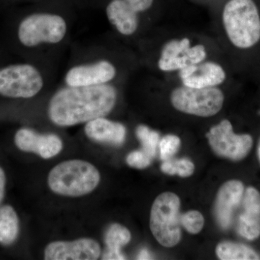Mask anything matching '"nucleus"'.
Segmentation results:
<instances>
[{"label":"nucleus","mask_w":260,"mask_h":260,"mask_svg":"<svg viewBox=\"0 0 260 260\" xmlns=\"http://www.w3.org/2000/svg\"><path fill=\"white\" fill-rule=\"evenodd\" d=\"M117 91L110 84L61 88L52 98L48 116L56 125L71 126L105 117L115 107Z\"/></svg>","instance_id":"f257e3e1"},{"label":"nucleus","mask_w":260,"mask_h":260,"mask_svg":"<svg viewBox=\"0 0 260 260\" xmlns=\"http://www.w3.org/2000/svg\"><path fill=\"white\" fill-rule=\"evenodd\" d=\"M223 23L229 41L241 49L260 41V16L253 0H229L223 11Z\"/></svg>","instance_id":"f03ea898"},{"label":"nucleus","mask_w":260,"mask_h":260,"mask_svg":"<svg viewBox=\"0 0 260 260\" xmlns=\"http://www.w3.org/2000/svg\"><path fill=\"white\" fill-rule=\"evenodd\" d=\"M100 179V173L93 164L85 160H70L51 169L48 184L53 192L74 198L92 192Z\"/></svg>","instance_id":"7ed1b4c3"},{"label":"nucleus","mask_w":260,"mask_h":260,"mask_svg":"<svg viewBox=\"0 0 260 260\" xmlns=\"http://www.w3.org/2000/svg\"><path fill=\"white\" fill-rule=\"evenodd\" d=\"M180 199L174 193L164 192L157 197L150 211V227L160 245L173 247L181 238Z\"/></svg>","instance_id":"20e7f679"},{"label":"nucleus","mask_w":260,"mask_h":260,"mask_svg":"<svg viewBox=\"0 0 260 260\" xmlns=\"http://www.w3.org/2000/svg\"><path fill=\"white\" fill-rule=\"evenodd\" d=\"M68 24L60 15L34 13L22 20L18 27V39L26 47L43 44H56L64 39Z\"/></svg>","instance_id":"39448f33"},{"label":"nucleus","mask_w":260,"mask_h":260,"mask_svg":"<svg viewBox=\"0 0 260 260\" xmlns=\"http://www.w3.org/2000/svg\"><path fill=\"white\" fill-rule=\"evenodd\" d=\"M170 99L179 112L201 117L218 114L224 103L223 93L216 87L196 88L183 85L173 90Z\"/></svg>","instance_id":"423d86ee"},{"label":"nucleus","mask_w":260,"mask_h":260,"mask_svg":"<svg viewBox=\"0 0 260 260\" xmlns=\"http://www.w3.org/2000/svg\"><path fill=\"white\" fill-rule=\"evenodd\" d=\"M39 70L29 64H12L0 69V95L12 99H30L44 87Z\"/></svg>","instance_id":"0eeeda50"},{"label":"nucleus","mask_w":260,"mask_h":260,"mask_svg":"<svg viewBox=\"0 0 260 260\" xmlns=\"http://www.w3.org/2000/svg\"><path fill=\"white\" fill-rule=\"evenodd\" d=\"M206 137L215 154L232 160H242L252 148L251 135L235 134L232 123L227 119L210 128Z\"/></svg>","instance_id":"6e6552de"},{"label":"nucleus","mask_w":260,"mask_h":260,"mask_svg":"<svg viewBox=\"0 0 260 260\" xmlns=\"http://www.w3.org/2000/svg\"><path fill=\"white\" fill-rule=\"evenodd\" d=\"M206 56V49L202 44L191 47L187 38L174 39L162 47L158 66L164 72L179 71L189 65L203 62Z\"/></svg>","instance_id":"1a4fd4ad"},{"label":"nucleus","mask_w":260,"mask_h":260,"mask_svg":"<svg viewBox=\"0 0 260 260\" xmlns=\"http://www.w3.org/2000/svg\"><path fill=\"white\" fill-rule=\"evenodd\" d=\"M116 75L114 65L107 60L80 64L68 70L65 83L70 87H90L104 85L112 81Z\"/></svg>","instance_id":"9d476101"},{"label":"nucleus","mask_w":260,"mask_h":260,"mask_svg":"<svg viewBox=\"0 0 260 260\" xmlns=\"http://www.w3.org/2000/svg\"><path fill=\"white\" fill-rule=\"evenodd\" d=\"M102 248L94 239L82 238L73 242H51L44 251L46 260H95L100 257Z\"/></svg>","instance_id":"9b49d317"},{"label":"nucleus","mask_w":260,"mask_h":260,"mask_svg":"<svg viewBox=\"0 0 260 260\" xmlns=\"http://www.w3.org/2000/svg\"><path fill=\"white\" fill-rule=\"evenodd\" d=\"M18 149L26 153L37 154L44 159L53 158L63 148L62 140L54 134H39L29 128H21L15 135Z\"/></svg>","instance_id":"f8f14e48"},{"label":"nucleus","mask_w":260,"mask_h":260,"mask_svg":"<svg viewBox=\"0 0 260 260\" xmlns=\"http://www.w3.org/2000/svg\"><path fill=\"white\" fill-rule=\"evenodd\" d=\"M179 77L184 86L202 88L218 86L225 81L226 74L221 65L206 61L183 68Z\"/></svg>","instance_id":"ddd939ff"},{"label":"nucleus","mask_w":260,"mask_h":260,"mask_svg":"<svg viewBox=\"0 0 260 260\" xmlns=\"http://www.w3.org/2000/svg\"><path fill=\"white\" fill-rule=\"evenodd\" d=\"M244 194V184L238 180L227 181L219 189L215 204V216L221 229L230 228L234 211L240 204Z\"/></svg>","instance_id":"4468645a"},{"label":"nucleus","mask_w":260,"mask_h":260,"mask_svg":"<svg viewBox=\"0 0 260 260\" xmlns=\"http://www.w3.org/2000/svg\"><path fill=\"white\" fill-rule=\"evenodd\" d=\"M243 211L239 215L238 232L248 240L260 236V193L254 187H248L243 196Z\"/></svg>","instance_id":"2eb2a0df"},{"label":"nucleus","mask_w":260,"mask_h":260,"mask_svg":"<svg viewBox=\"0 0 260 260\" xmlns=\"http://www.w3.org/2000/svg\"><path fill=\"white\" fill-rule=\"evenodd\" d=\"M85 133L88 138L98 143L120 145L125 140L126 130L121 123L99 117L86 123Z\"/></svg>","instance_id":"dca6fc26"},{"label":"nucleus","mask_w":260,"mask_h":260,"mask_svg":"<svg viewBox=\"0 0 260 260\" xmlns=\"http://www.w3.org/2000/svg\"><path fill=\"white\" fill-rule=\"evenodd\" d=\"M108 20L124 36L134 34L139 26L138 13L125 0H112L107 8Z\"/></svg>","instance_id":"f3484780"},{"label":"nucleus","mask_w":260,"mask_h":260,"mask_svg":"<svg viewBox=\"0 0 260 260\" xmlns=\"http://www.w3.org/2000/svg\"><path fill=\"white\" fill-rule=\"evenodd\" d=\"M131 233L119 223H114L108 229L105 235L107 251L104 254V259H125L121 252V249L131 241Z\"/></svg>","instance_id":"a211bd4d"},{"label":"nucleus","mask_w":260,"mask_h":260,"mask_svg":"<svg viewBox=\"0 0 260 260\" xmlns=\"http://www.w3.org/2000/svg\"><path fill=\"white\" fill-rule=\"evenodd\" d=\"M20 223L16 212L10 205L0 206V244L12 245L17 240Z\"/></svg>","instance_id":"6ab92c4d"},{"label":"nucleus","mask_w":260,"mask_h":260,"mask_svg":"<svg viewBox=\"0 0 260 260\" xmlns=\"http://www.w3.org/2000/svg\"><path fill=\"white\" fill-rule=\"evenodd\" d=\"M217 256L221 260H257L260 256L254 249L239 243L223 242L215 249Z\"/></svg>","instance_id":"aec40b11"},{"label":"nucleus","mask_w":260,"mask_h":260,"mask_svg":"<svg viewBox=\"0 0 260 260\" xmlns=\"http://www.w3.org/2000/svg\"><path fill=\"white\" fill-rule=\"evenodd\" d=\"M194 165L189 159H175L164 160L160 169L168 175H177L181 177H188L194 172Z\"/></svg>","instance_id":"412c9836"},{"label":"nucleus","mask_w":260,"mask_h":260,"mask_svg":"<svg viewBox=\"0 0 260 260\" xmlns=\"http://www.w3.org/2000/svg\"><path fill=\"white\" fill-rule=\"evenodd\" d=\"M137 138L143 146V150L152 158L155 156L160 135L156 131L145 125H139L136 129Z\"/></svg>","instance_id":"4be33fe9"},{"label":"nucleus","mask_w":260,"mask_h":260,"mask_svg":"<svg viewBox=\"0 0 260 260\" xmlns=\"http://www.w3.org/2000/svg\"><path fill=\"white\" fill-rule=\"evenodd\" d=\"M181 226L191 234H198L201 232L205 224V219L198 210H190L181 215Z\"/></svg>","instance_id":"5701e85b"},{"label":"nucleus","mask_w":260,"mask_h":260,"mask_svg":"<svg viewBox=\"0 0 260 260\" xmlns=\"http://www.w3.org/2000/svg\"><path fill=\"white\" fill-rule=\"evenodd\" d=\"M181 145V140L174 135L164 136L159 142L160 158L162 160H169L177 153Z\"/></svg>","instance_id":"b1692460"},{"label":"nucleus","mask_w":260,"mask_h":260,"mask_svg":"<svg viewBox=\"0 0 260 260\" xmlns=\"http://www.w3.org/2000/svg\"><path fill=\"white\" fill-rule=\"evenodd\" d=\"M152 160L153 158L143 150L132 152L126 157V162L129 167L139 169L148 167Z\"/></svg>","instance_id":"393cba45"},{"label":"nucleus","mask_w":260,"mask_h":260,"mask_svg":"<svg viewBox=\"0 0 260 260\" xmlns=\"http://www.w3.org/2000/svg\"><path fill=\"white\" fill-rule=\"evenodd\" d=\"M127 4L137 13L146 11L150 9L153 0H125Z\"/></svg>","instance_id":"a878e982"},{"label":"nucleus","mask_w":260,"mask_h":260,"mask_svg":"<svg viewBox=\"0 0 260 260\" xmlns=\"http://www.w3.org/2000/svg\"><path fill=\"white\" fill-rule=\"evenodd\" d=\"M5 185H6V177L4 170L0 167V205L5 198Z\"/></svg>","instance_id":"bb28decb"},{"label":"nucleus","mask_w":260,"mask_h":260,"mask_svg":"<svg viewBox=\"0 0 260 260\" xmlns=\"http://www.w3.org/2000/svg\"><path fill=\"white\" fill-rule=\"evenodd\" d=\"M139 259H150V254L148 251L144 250L140 251L139 255H138Z\"/></svg>","instance_id":"cd10ccee"},{"label":"nucleus","mask_w":260,"mask_h":260,"mask_svg":"<svg viewBox=\"0 0 260 260\" xmlns=\"http://www.w3.org/2000/svg\"><path fill=\"white\" fill-rule=\"evenodd\" d=\"M257 153H258V157H259V159L260 160V140H259V144H258Z\"/></svg>","instance_id":"c85d7f7f"}]
</instances>
